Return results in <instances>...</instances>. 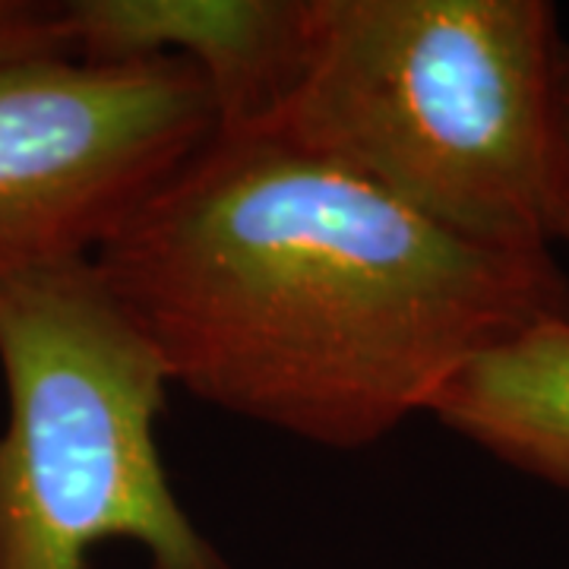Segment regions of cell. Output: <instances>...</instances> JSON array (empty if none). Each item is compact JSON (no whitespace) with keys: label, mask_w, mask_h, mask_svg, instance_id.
I'll return each instance as SVG.
<instances>
[{"label":"cell","mask_w":569,"mask_h":569,"mask_svg":"<svg viewBox=\"0 0 569 569\" xmlns=\"http://www.w3.org/2000/svg\"><path fill=\"white\" fill-rule=\"evenodd\" d=\"M427 415L500 462L569 490V320H545L488 348Z\"/></svg>","instance_id":"cell-6"},{"label":"cell","mask_w":569,"mask_h":569,"mask_svg":"<svg viewBox=\"0 0 569 569\" xmlns=\"http://www.w3.org/2000/svg\"><path fill=\"white\" fill-rule=\"evenodd\" d=\"M548 0H313L272 130L471 244L550 250Z\"/></svg>","instance_id":"cell-2"},{"label":"cell","mask_w":569,"mask_h":569,"mask_svg":"<svg viewBox=\"0 0 569 569\" xmlns=\"http://www.w3.org/2000/svg\"><path fill=\"white\" fill-rule=\"evenodd\" d=\"M48 54H73L63 3L0 0V67Z\"/></svg>","instance_id":"cell-7"},{"label":"cell","mask_w":569,"mask_h":569,"mask_svg":"<svg viewBox=\"0 0 569 569\" xmlns=\"http://www.w3.org/2000/svg\"><path fill=\"white\" fill-rule=\"evenodd\" d=\"M0 569H89L130 541L149 569H231L168 481L171 380L96 260L0 272Z\"/></svg>","instance_id":"cell-3"},{"label":"cell","mask_w":569,"mask_h":569,"mask_svg":"<svg viewBox=\"0 0 569 569\" xmlns=\"http://www.w3.org/2000/svg\"><path fill=\"white\" fill-rule=\"evenodd\" d=\"M82 61L183 58L203 73L219 130H257L288 99L310 44L313 0H70Z\"/></svg>","instance_id":"cell-5"},{"label":"cell","mask_w":569,"mask_h":569,"mask_svg":"<svg viewBox=\"0 0 569 569\" xmlns=\"http://www.w3.org/2000/svg\"><path fill=\"white\" fill-rule=\"evenodd\" d=\"M550 241L569 244V48H563L553 92V149H550Z\"/></svg>","instance_id":"cell-8"},{"label":"cell","mask_w":569,"mask_h":569,"mask_svg":"<svg viewBox=\"0 0 569 569\" xmlns=\"http://www.w3.org/2000/svg\"><path fill=\"white\" fill-rule=\"evenodd\" d=\"M171 387L326 449L387 440L569 320L550 250L471 244L272 130H219L92 257Z\"/></svg>","instance_id":"cell-1"},{"label":"cell","mask_w":569,"mask_h":569,"mask_svg":"<svg viewBox=\"0 0 569 569\" xmlns=\"http://www.w3.org/2000/svg\"><path fill=\"white\" fill-rule=\"evenodd\" d=\"M216 133L183 58L0 67V272L92 260Z\"/></svg>","instance_id":"cell-4"}]
</instances>
